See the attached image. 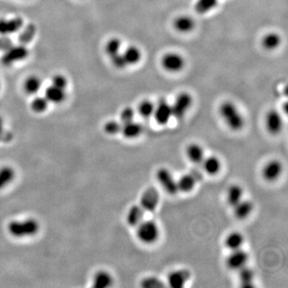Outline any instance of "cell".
Masks as SVG:
<instances>
[{"mask_svg":"<svg viewBox=\"0 0 288 288\" xmlns=\"http://www.w3.org/2000/svg\"><path fill=\"white\" fill-rule=\"evenodd\" d=\"M220 114L230 130L240 132L244 129L245 120L236 104L230 101L222 102L220 106Z\"/></svg>","mask_w":288,"mask_h":288,"instance_id":"6da1fadb","label":"cell"},{"mask_svg":"<svg viewBox=\"0 0 288 288\" xmlns=\"http://www.w3.org/2000/svg\"><path fill=\"white\" fill-rule=\"evenodd\" d=\"M40 224L34 218L12 221L8 225V232L16 238H26L37 234Z\"/></svg>","mask_w":288,"mask_h":288,"instance_id":"7a4b0ae2","label":"cell"},{"mask_svg":"<svg viewBox=\"0 0 288 288\" xmlns=\"http://www.w3.org/2000/svg\"><path fill=\"white\" fill-rule=\"evenodd\" d=\"M136 228V236L142 244L152 245L160 238V226L154 221L142 220Z\"/></svg>","mask_w":288,"mask_h":288,"instance_id":"3957f363","label":"cell"},{"mask_svg":"<svg viewBox=\"0 0 288 288\" xmlns=\"http://www.w3.org/2000/svg\"><path fill=\"white\" fill-rule=\"evenodd\" d=\"M28 54L29 50L24 44L10 46L6 48L1 57V62L4 66H12L16 62H22V60H26Z\"/></svg>","mask_w":288,"mask_h":288,"instance_id":"277c9868","label":"cell"},{"mask_svg":"<svg viewBox=\"0 0 288 288\" xmlns=\"http://www.w3.org/2000/svg\"><path fill=\"white\" fill-rule=\"evenodd\" d=\"M156 180L160 186L165 192L170 196L178 194V185L177 180L172 176V172L168 168H161L156 172Z\"/></svg>","mask_w":288,"mask_h":288,"instance_id":"5b68a950","label":"cell"},{"mask_svg":"<svg viewBox=\"0 0 288 288\" xmlns=\"http://www.w3.org/2000/svg\"><path fill=\"white\" fill-rule=\"evenodd\" d=\"M160 202L158 190L154 186H149L142 192L140 205L145 212H154L158 208Z\"/></svg>","mask_w":288,"mask_h":288,"instance_id":"8992f818","label":"cell"},{"mask_svg":"<svg viewBox=\"0 0 288 288\" xmlns=\"http://www.w3.org/2000/svg\"><path fill=\"white\" fill-rule=\"evenodd\" d=\"M192 102H193L192 96L188 92L180 93L176 97L174 104L172 105V116L178 120L184 118L192 106Z\"/></svg>","mask_w":288,"mask_h":288,"instance_id":"52a82bcc","label":"cell"},{"mask_svg":"<svg viewBox=\"0 0 288 288\" xmlns=\"http://www.w3.org/2000/svg\"><path fill=\"white\" fill-rule=\"evenodd\" d=\"M249 256L248 252L242 248L230 250V254H228L226 260V264L228 268L232 270H238L244 266H246Z\"/></svg>","mask_w":288,"mask_h":288,"instance_id":"ba28073f","label":"cell"},{"mask_svg":"<svg viewBox=\"0 0 288 288\" xmlns=\"http://www.w3.org/2000/svg\"><path fill=\"white\" fill-rule=\"evenodd\" d=\"M24 24V20L20 16L0 18V36L4 37L17 33L22 29Z\"/></svg>","mask_w":288,"mask_h":288,"instance_id":"9c48e42d","label":"cell"},{"mask_svg":"<svg viewBox=\"0 0 288 288\" xmlns=\"http://www.w3.org/2000/svg\"><path fill=\"white\" fill-rule=\"evenodd\" d=\"M284 166L278 160H272L268 161L262 169V176L266 182H274L280 178L282 173Z\"/></svg>","mask_w":288,"mask_h":288,"instance_id":"30bf717a","label":"cell"},{"mask_svg":"<svg viewBox=\"0 0 288 288\" xmlns=\"http://www.w3.org/2000/svg\"><path fill=\"white\" fill-rule=\"evenodd\" d=\"M202 178L201 173L198 172H190L184 174L177 180L178 192L190 193L194 190L196 184Z\"/></svg>","mask_w":288,"mask_h":288,"instance_id":"8fae6325","label":"cell"},{"mask_svg":"<svg viewBox=\"0 0 288 288\" xmlns=\"http://www.w3.org/2000/svg\"><path fill=\"white\" fill-rule=\"evenodd\" d=\"M265 126L270 134H278L284 128V121L280 112L276 110H270L266 113L265 117Z\"/></svg>","mask_w":288,"mask_h":288,"instance_id":"7c38bea8","label":"cell"},{"mask_svg":"<svg viewBox=\"0 0 288 288\" xmlns=\"http://www.w3.org/2000/svg\"><path fill=\"white\" fill-rule=\"evenodd\" d=\"M192 277L190 270L188 269H178L168 274V284L172 288H182L186 286Z\"/></svg>","mask_w":288,"mask_h":288,"instance_id":"4fadbf2b","label":"cell"},{"mask_svg":"<svg viewBox=\"0 0 288 288\" xmlns=\"http://www.w3.org/2000/svg\"><path fill=\"white\" fill-rule=\"evenodd\" d=\"M184 64L182 56L174 52L168 53L162 58V66L169 72H180L184 68Z\"/></svg>","mask_w":288,"mask_h":288,"instance_id":"5bb4252c","label":"cell"},{"mask_svg":"<svg viewBox=\"0 0 288 288\" xmlns=\"http://www.w3.org/2000/svg\"><path fill=\"white\" fill-rule=\"evenodd\" d=\"M153 116L158 125H166L172 117V105L164 100H161L156 106Z\"/></svg>","mask_w":288,"mask_h":288,"instance_id":"9a60e30c","label":"cell"},{"mask_svg":"<svg viewBox=\"0 0 288 288\" xmlns=\"http://www.w3.org/2000/svg\"><path fill=\"white\" fill-rule=\"evenodd\" d=\"M44 96L49 104H60L66 100V92L65 89L57 88L50 84L46 88Z\"/></svg>","mask_w":288,"mask_h":288,"instance_id":"2e32d148","label":"cell"},{"mask_svg":"<svg viewBox=\"0 0 288 288\" xmlns=\"http://www.w3.org/2000/svg\"><path fill=\"white\" fill-rule=\"evenodd\" d=\"M232 208L234 217L237 220H246L252 214L254 209V204H252V201L242 198L240 202Z\"/></svg>","mask_w":288,"mask_h":288,"instance_id":"e0dca14e","label":"cell"},{"mask_svg":"<svg viewBox=\"0 0 288 288\" xmlns=\"http://www.w3.org/2000/svg\"><path fill=\"white\" fill-rule=\"evenodd\" d=\"M202 170L206 174L214 176L222 169V162L218 157L214 156L205 157L202 162Z\"/></svg>","mask_w":288,"mask_h":288,"instance_id":"ac0fdd59","label":"cell"},{"mask_svg":"<svg viewBox=\"0 0 288 288\" xmlns=\"http://www.w3.org/2000/svg\"><path fill=\"white\" fill-rule=\"evenodd\" d=\"M142 125L138 122H134L132 120L130 122L122 124V128H121V133L124 138L128 140H134L140 137L142 134Z\"/></svg>","mask_w":288,"mask_h":288,"instance_id":"d6986e66","label":"cell"},{"mask_svg":"<svg viewBox=\"0 0 288 288\" xmlns=\"http://www.w3.org/2000/svg\"><path fill=\"white\" fill-rule=\"evenodd\" d=\"M186 156L192 164H201L205 158V152L201 145L193 142L186 146Z\"/></svg>","mask_w":288,"mask_h":288,"instance_id":"ffe728a7","label":"cell"},{"mask_svg":"<svg viewBox=\"0 0 288 288\" xmlns=\"http://www.w3.org/2000/svg\"><path fill=\"white\" fill-rule=\"evenodd\" d=\"M144 209L138 205H133L128 210L126 216V221L128 225L132 228H136L140 222H142L144 218Z\"/></svg>","mask_w":288,"mask_h":288,"instance_id":"44dd1931","label":"cell"},{"mask_svg":"<svg viewBox=\"0 0 288 288\" xmlns=\"http://www.w3.org/2000/svg\"><path fill=\"white\" fill-rule=\"evenodd\" d=\"M42 86V81L40 77L38 76H28V78L24 81V92H26V94L29 96H34L37 94Z\"/></svg>","mask_w":288,"mask_h":288,"instance_id":"7402d4cb","label":"cell"},{"mask_svg":"<svg viewBox=\"0 0 288 288\" xmlns=\"http://www.w3.org/2000/svg\"><path fill=\"white\" fill-rule=\"evenodd\" d=\"M244 198V189L238 184H232L226 190V202L230 206L234 205L240 202Z\"/></svg>","mask_w":288,"mask_h":288,"instance_id":"603a6c76","label":"cell"},{"mask_svg":"<svg viewBox=\"0 0 288 288\" xmlns=\"http://www.w3.org/2000/svg\"><path fill=\"white\" fill-rule=\"evenodd\" d=\"M244 244V234L240 232H232L226 236L224 244L230 250H236L242 248Z\"/></svg>","mask_w":288,"mask_h":288,"instance_id":"cb8c5ba5","label":"cell"},{"mask_svg":"<svg viewBox=\"0 0 288 288\" xmlns=\"http://www.w3.org/2000/svg\"><path fill=\"white\" fill-rule=\"evenodd\" d=\"M114 280L112 274L106 270H100L94 274L93 286L96 288H108L112 286Z\"/></svg>","mask_w":288,"mask_h":288,"instance_id":"d4e9b609","label":"cell"},{"mask_svg":"<svg viewBox=\"0 0 288 288\" xmlns=\"http://www.w3.org/2000/svg\"><path fill=\"white\" fill-rule=\"evenodd\" d=\"M238 272V278L242 288H253L254 286V273L252 268L248 266L241 268Z\"/></svg>","mask_w":288,"mask_h":288,"instance_id":"484cf974","label":"cell"},{"mask_svg":"<svg viewBox=\"0 0 288 288\" xmlns=\"http://www.w3.org/2000/svg\"><path fill=\"white\" fill-rule=\"evenodd\" d=\"M174 26L181 33H188L194 29V21L189 16H180L174 20Z\"/></svg>","mask_w":288,"mask_h":288,"instance_id":"4316f807","label":"cell"},{"mask_svg":"<svg viewBox=\"0 0 288 288\" xmlns=\"http://www.w3.org/2000/svg\"><path fill=\"white\" fill-rule=\"evenodd\" d=\"M122 54L126 60L128 66V65H136L142 58V53L136 46H128Z\"/></svg>","mask_w":288,"mask_h":288,"instance_id":"83f0119b","label":"cell"},{"mask_svg":"<svg viewBox=\"0 0 288 288\" xmlns=\"http://www.w3.org/2000/svg\"><path fill=\"white\" fill-rule=\"evenodd\" d=\"M16 172L9 166L0 168V190L8 186L14 180Z\"/></svg>","mask_w":288,"mask_h":288,"instance_id":"f1b7e54d","label":"cell"},{"mask_svg":"<svg viewBox=\"0 0 288 288\" xmlns=\"http://www.w3.org/2000/svg\"><path fill=\"white\" fill-rule=\"evenodd\" d=\"M121 48H122L121 40L118 38L114 37V38L108 40V42H106L105 46H104V50H105V53L108 54V57L110 58L112 56L120 53Z\"/></svg>","mask_w":288,"mask_h":288,"instance_id":"f546056e","label":"cell"},{"mask_svg":"<svg viewBox=\"0 0 288 288\" xmlns=\"http://www.w3.org/2000/svg\"><path fill=\"white\" fill-rule=\"evenodd\" d=\"M49 102L45 96H36L30 102V109L37 114H41L48 110Z\"/></svg>","mask_w":288,"mask_h":288,"instance_id":"4dcf8cb0","label":"cell"},{"mask_svg":"<svg viewBox=\"0 0 288 288\" xmlns=\"http://www.w3.org/2000/svg\"><path fill=\"white\" fill-rule=\"evenodd\" d=\"M218 4V0H197L194 9L198 14H206L213 10Z\"/></svg>","mask_w":288,"mask_h":288,"instance_id":"1f68e13d","label":"cell"},{"mask_svg":"<svg viewBox=\"0 0 288 288\" xmlns=\"http://www.w3.org/2000/svg\"><path fill=\"white\" fill-rule=\"evenodd\" d=\"M281 42V38L277 33H268L262 38V45L268 50H274Z\"/></svg>","mask_w":288,"mask_h":288,"instance_id":"d6a6232c","label":"cell"},{"mask_svg":"<svg viewBox=\"0 0 288 288\" xmlns=\"http://www.w3.org/2000/svg\"><path fill=\"white\" fill-rule=\"evenodd\" d=\"M154 104L149 100H144L140 102L138 106V112L140 116L144 118H149L154 114Z\"/></svg>","mask_w":288,"mask_h":288,"instance_id":"836d02e7","label":"cell"},{"mask_svg":"<svg viewBox=\"0 0 288 288\" xmlns=\"http://www.w3.org/2000/svg\"><path fill=\"white\" fill-rule=\"evenodd\" d=\"M122 122L116 120H110L104 124V130L109 136H116L121 132Z\"/></svg>","mask_w":288,"mask_h":288,"instance_id":"e575fe53","label":"cell"},{"mask_svg":"<svg viewBox=\"0 0 288 288\" xmlns=\"http://www.w3.org/2000/svg\"><path fill=\"white\" fill-rule=\"evenodd\" d=\"M141 286L144 288H158L164 286L162 280L154 276H148L141 281Z\"/></svg>","mask_w":288,"mask_h":288,"instance_id":"d590c367","label":"cell"},{"mask_svg":"<svg viewBox=\"0 0 288 288\" xmlns=\"http://www.w3.org/2000/svg\"><path fill=\"white\" fill-rule=\"evenodd\" d=\"M50 84L66 90L68 86V80L66 76L62 74H56L52 76Z\"/></svg>","mask_w":288,"mask_h":288,"instance_id":"8d00e7d4","label":"cell"},{"mask_svg":"<svg viewBox=\"0 0 288 288\" xmlns=\"http://www.w3.org/2000/svg\"><path fill=\"white\" fill-rule=\"evenodd\" d=\"M134 110L130 106L124 108L120 112V122L122 124L130 122L132 120H134Z\"/></svg>","mask_w":288,"mask_h":288,"instance_id":"74e56055","label":"cell"},{"mask_svg":"<svg viewBox=\"0 0 288 288\" xmlns=\"http://www.w3.org/2000/svg\"><path fill=\"white\" fill-rule=\"evenodd\" d=\"M112 64L114 68L117 69H124L128 66L126 60L124 58V56L121 53L116 54V56H112L110 58Z\"/></svg>","mask_w":288,"mask_h":288,"instance_id":"f35d334b","label":"cell"},{"mask_svg":"<svg viewBox=\"0 0 288 288\" xmlns=\"http://www.w3.org/2000/svg\"><path fill=\"white\" fill-rule=\"evenodd\" d=\"M4 121L2 120V117L0 116V138H2V136H4Z\"/></svg>","mask_w":288,"mask_h":288,"instance_id":"ab89813d","label":"cell"},{"mask_svg":"<svg viewBox=\"0 0 288 288\" xmlns=\"http://www.w3.org/2000/svg\"><path fill=\"white\" fill-rule=\"evenodd\" d=\"M0 88H1V81H0Z\"/></svg>","mask_w":288,"mask_h":288,"instance_id":"60d3db41","label":"cell"}]
</instances>
